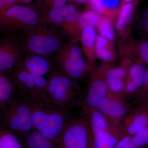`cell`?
<instances>
[{"mask_svg":"<svg viewBox=\"0 0 148 148\" xmlns=\"http://www.w3.org/2000/svg\"><path fill=\"white\" fill-rule=\"evenodd\" d=\"M27 101L34 129L55 144L71 118L67 110L42 98Z\"/></svg>","mask_w":148,"mask_h":148,"instance_id":"cell-1","label":"cell"},{"mask_svg":"<svg viewBox=\"0 0 148 148\" xmlns=\"http://www.w3.org/2000/svg\"><path fill=\"white\" fill-rule=\"evenodd\" d=\"M102 15L93 10H87L80 14L79 24L81 30L87 27H98L102 19Z\"/></svg>","mask_w":148,"mask_h":148,"instance_id":"cell-23","label":"cell"},{"mask_svg":"<svg viewBox=\"0 0 148 148\" xmlns=\"http://www.w3.org/2000/svg\"><path fill=\"white\" fill-rule=\"evenodd\" d=\"M138 0L135 3H129L125 4L122 7L120 11L119 16L116 25L118 31L123 30L126 26L130 23L132 19L134 8Z\"/></svg>","mask_w":148,"mask_h":148,"instance_id":"cell-20","label":"cell"},{"mask_svg":"<svg viewBox=\"0 0 148 148\" xmlns=\"http://www.w3.org/2000/svg\"><path fill=\"white\" fill-rule=\"evenodd\" d=\"M103 75L108 86L109 92L125 101L124 81L113 76L107 75L104 74Z\"/></svg>","mask_w":148,"mask_h":148,"instance_id":"cell-21","label":"cell"},{"mask_svg":"<svg viewBox=\"0 0 148 148\" xmlns=\"http://www.w3.org/2000/svg\"><path fill=\"white\" fill-rule=\"evenodd\" d=\"M68 1L69 0H45V3L47 5L50 7L51 9L64 6Z\"/></svg>","mask_w":148,"mask_h":148,"instance_id":"cell-34","label":"cell"},{"mask_svg":"<svg viewBox=\"0 0 148 148\" xmlns=\"http://www.w3.org/2000/svg\"><path fill=\"white\" fill-rule=\"evenodd\" d=\"M82 45L86 50H91L94 47L97 40V34L94 27H87L82 30L80 35Z\"/></svg>","mask_w":148,"mask_h":148,"instance_id":"cell-25","label":"cell"},{"mask_svg":"<svg viewBox=\"0 0 148 148\" xmlns=\"http://www.w3.org/2000/svg\"><path fill=\"white\" fill-rule=\"evenodd\" d=\"M72 42L66 43L50 60L53 68L61 70L76 82L84 77L88 67L80 48Z\"/></svg>","mask_w":148,"mask_h":148,"instance_id":"cell-7","label":"cell"},{"mask_svg":"<svg viewBox=\"0 0 148 148\" xmlns=\"http://www.w3.org/2000/svg\"><path fill=\"white\" fill-rule=\"evenodd\" d=\"M109 46V40L101 36L97 37L95 45V53L98 58L105 62L112 61L113 58Z\"/></svg>","mask_w":148,"mask_h":148,"instance_id":"cell-22","label":"cell"},{"mask_svg":"<svg viewBox=\"0 0 148 148\" xmlns=\"http://www.w3.org/2000/svg\"><path fill=\"white\" fill-rule=\"evenodd\" d=\"M34 1V0H21V2L24 3H28L32 2Z\"/></svg>","mask_w":148,"mask_h":148,"instance_id":"cell-38","label":"cell"},{"mask_svg":"<svg viewBox=\"0 0 148 148\" xmlns=\"http://www.w3.org/2000/svg\"><path fill=\"white\" fill-rule=\"evenodd\" d=\"M16 88L10 78L0 73V107H3L15 96Z\"/></svg>","mask_w":148,"mask_h":148,"instance_id":"cell-19","label":"cell"},{"mask_svg":"<svg viewBox=\"0 0 148 148\" xmlns=\"http://www.w3.org/2000/svg\"><path fill=\"white\" fill-rule=\"evenodd\" d=\"M55 144L56 148H93V137L87 117H71Z\"/></svg>","mask_w":148,"mask_h":148,"instance_id":"cell-6","label":"cell"},{"mask_svg":"<svg viewBox=\"0 0 148 148\" xmlns=\"http://www.w3.org/2000/svg\"><path fill=\"white\" fill-rule=\"evenodd\" d=\"M124 135L119 132H99L93 136V148H114Z\"/></svg>","mask_w":148,"mask_h":148,"instance_id":"cell-18","label":"cell"},{"mask_svg":"<svg viewBox=\"0 0 148 148\" xmlns=\"http://www.w3.org/2000/svg\"><path fill=\"white\" fill-rule=\"evenodd\" d=\"M114 148H140L132 144L131 136L124 135L117 143Z\"/></svg>","mask_w":148,"mask_h":148,"instance_id":"cell-32","label":"cell"},{"mask_svg":"<svg viewBox=\"0 0 148 148\" xmlns=\"http://www.w3.org/2000/svg\"><path fill=\"white\" fill-rule=\"evenodd\" d=\"M0 148H23L17 137L7 130L0 128Z\"/></svg>","mask_w":148,"mask_h":148,"instance_id":"cell-24","label":"cell"},{"mask_svg":"<svg viewBox=\"0 0 148 148\" xmlns=\"http://www.w3.org/2000/svg\"><path fill=\"white\" fill-rule=\"evenodd\" d=\"M18 66L34 75L40 76L49 74L53 69L50 58L31 53H26Z\"/></svg>","mask_w":148,"mask_h":148,"instance_id":"cell-15","label":"cell"},{"mask_svg":"<svg viewBox=\"0 0 148 148\" xmlns=\"http://www.w3.org/2000/svg\"><path fill=\"white\" fill-rule=\"evenodd\" d=\"M135 0H124V2L125 3H129L131 2L134 1Z\"/></svg>","mask_w":148,"mask_h":148,"instance_id":"cell-39","label":"cell"},{"mask_svg":"<svg viewBox=\"0 0 148 148\" xmlns=\"http://www.w3.org/2000/svg\"><path fill=\"white\" fill-rule=\"evenodd\" d=\"M2 127L19 138L34 129L32 110L29 103L23 95H15L3 107Z\"/></svg>","mask_w":148,"mask_h":148,"instance_id":"cell-5","label":"cell"},{"mask_svg":"<svg viewBox=\"0 0 148 148\" xmlns=\"http://www.w3.org/2000/svg\"><path fill=\"white\" fill-rule=\"evenodd\" d=\"M128 69L124 67H119L114 68H108L107 69H101L103 74L107 75L113 76L124 81L126 78Z\"/></svg>","mask_w":148,"mask_h":148,"instance_id":"cell-29","label":"cell"},{"mask_svg":"<svg viewBox=\"0 0 148 148\" xmlns=\"http://www.w3.org/2000/svg\"><path fill=\"white\" fill-rule=\"evenodd\" d=\"M87 3L91 10L97 12L101 15L110 13L111 10L106 8L103 6L101 0H88Z\"/></svg>","mask_w":148,"mask_h":148,"instance_id":"cell-31","label":"cell"},{"mask_svg":"<svg viewBox=\"0 0 148 148\" xmlns=\"http://www.w3.org/2000/svg\"><path fill=\"white\" fill-rule=\"evenodd\" d=\"M18 139L23 148H56L54 143L35 129Z\"/></svg>","mask_w":148,"mask_h":148,"instance_id":"cell-17","label":"cell"},{"mask_svg":"<svg viewBox=\"0 0 148 148\" xmlns=\"http://www.w3.org/2000/svg\"><path fill=\"white\" fill-rule=\"evenodd\" d=\"M41 14L43 22L60 29L67 36L75 39L81 35L79 24L80 14L75 5L69 4L51 9Z\"/></svg>","mask_w":148,"mask_h":148,"instance_id":"cell-8","label":"cell"},{"mask_svg":"<svg viewBox=\"0 0 148 148\" xmlns=\"http://www.w3.org/2000/svg\"><path fill=\"white\" fill-rule=\"evenodd\" d=\"M146 69L145 63L139 59L130 67L125 81V100L135 98L144 83Z\"/></svg>","mask_w":148,"mask_h":148,"instance_id":"cell-14","label":"cell"},{"mask_svg":"<svg viewBox=\"0 0 148 148\" xmlns=\"http://www.w3.org/2000/svg\"><path fill=\"white\" fill-rule=\"evenodd\" d=\"M85 116L89 123L92 137L104 131L123 133L121 130L113 126L106 117L96 109L92 110Z\"/></svg>","mask_w":148,"mask_h":148,"instance_id":"cell-16","label":"cell"},{"mask_svg":"<svg viewBox=\"0 0 148 148\" xmlns=\"http://www.w3.org/2000/svg\"><path fill=\"white\" fill-rule=\"evenodd\" d=\"M21 1V0H0V14Z\"/></svg>","mask_w":148,"mask_h":148,"instance_id":"cell-33","label":"cell"},{"mask_svg":"<svg viewBox=\"0 0 148 148\" xmlns=\"http://www.w3.org/2000/svg\"><path fill=\"white\" fill-rule=\"evenodd\" d=\"M148 125V105H137L129 111L121 121L124 135L132 136Z\"/></svg>","mask_w":148,"mask_h":148,"instance_id":"cell-13","label":"cell"},{"mask_svg":"<svg viewBox=\"0 0 148 148\" xmlns=\"http://www.w3.org/2000/svg\"><path fill=\"white\" fill-rule=\"evenodd\" d=\"M67 37L60 29L42 22L28 31L21 38L27 53L51 58L66 43Z\"/></svg>","mask_w":148,"mask_h":148,"instance_id":"cell-2","label":"cell"},{"mask_svg":"<svg viewBox=\"0 0 148 148\" xmlns=\"http://www.w3.org/2000/svg\"><path fill=\"white\" fill-rule=\"evenodd\" d=\"M131 138L132 144L135 147L140 148L148 147V125L131 136Z\"/></svg>","mask_w":148,"mask_h":148,"instance_id":"cell-28","label":"cell"},{"mask_svg":"<svg viewBox=\"0 0 148 148\" xmlns=\"http://www.w3.org/2000/svg\"><path fill=\"white\" fill-rule=\"evenodd\" d=\"M134 98L133 105H148V66L143 86Z\"/></svg>","mask_w":148,"mask_h":148,"instance_id":"cell-27","label":"cell"},{"mask_svg":"<svg viewBox=\"0 0 148 148\" xmlns=\"http://www.w3.org/2000/svg\"><path fill=\"white\" fill-rule=\"evenodd\" d=\"M47 82L46 95L51 102L66 110L80 106L83 96L79 87L64 72L53 68Z\"/></svg>","mask_w":148,"mask_h":148,"instance_id":"cell-3","label":"cell"},{"mask_svg":"<svg viewBox=\"0 0 148 148\" xmlns=\"http://www.w3.org/2000/svg\"><path fill=\"white\" fill-rule=\"evenodd\" d=\"M135 51L140 60L148 64V40L142 42L136 46Z\"/></svg>","mask_w":148,"mask_h":148,"instance_id":"cell-30","label":"cell"},{"mask_svg":"<svg viewBox=\"0 0 148 148\" xmlns=\"http://www.w3.org/2000/svg\"><path fill=\"white\" fill-rule=\"evenodd\" d=\"M10 74L16 88L27 100L42 98L50 101L46 95L47 80L42 76L34 75L18 66Z\"/></svg>","mask_w":148,"mask_h":148,"instance_id":"cell-9","label":"cell"},{"mask_svg":"<svg viewBox=\"0 0 148 148\" xmlns=\"http://www.w3.org/2000/svg\"><path fill=\"white\" fill-rule=\"evenodd\" d=\"M26 53L20 39L7 38L0 41V73H10L21 63Z\"/></svg>","mask_w":148,"mask_h":148,"instance_id":"cell-10","label":"cell"},{"mask_svg":"<svg viewBox=\"0 0 148 148\" xmlns=\"http://www.w3.org/2000/svg\"><path fill=\"white\" fill-rule=\"evenodd\" d=\"M109 92L105 77L101 70L94 75L88 85L87 90L83 96L80 107L86 115L96 109L101 101Z\"/></svg>","mask_w":148,"mask_h":148,"instance_id":"cell-11","label":"cell"},{"mask_svg":"<svg viewBox=\"0 0 148 148\" xmlns=\"http://www.w3.org/2000/svg\"><path fill=\"white\" fill-rule=\"evenodd\" d=\"M119 0H101L103 6L109 10L114 9L117 5Z\"/></svg>","mask_w":148,"mask_h":148,"instance_id":"cell-35","label":"cell"},{"mask_svg":"<svg viewBox=\"0 0 148 148\" xmlns=\"http://www.w3.org/2000/svg\"><path fill=\"white\" fill-rule=\"evenodd\" d=\"M98 31L101 36L109 41H112L114 38V32L112 20L106 16L102 17L98 26Z\"/></svg>","mask_w":148,"mask_h":148,"instance_id":"cell-26","label":"cell"},{"mask_svg":"<svg viewBox=\"0 0 148 148\" xmlns=\"http://www.w3.org/2000/svg\"><path fill=\"white\" fill-rule=\"evenodd\" d=\"M72 1L79 3H85L87 2L88 0H72Z\"/></svg>","mask_w":148,"mask_h":148,"instance_id":"cell-37","label":"cell"},{"mask_svg":"<svg viewBox=\"0 0 148 148\" xmlns=\"http://www.w3.org/2000/svg\"><path fill=\"white\" fill-rule=\"evenodd\" d=\"M130 106L125 100L108 92L96 109L106 117L113 126L120 129L121 121L129 112Z\"/></svg>","mask_w":148,"mask_h":148,"instance_id":"cell-12","label":"cell"},{"mask_svg":"<svg viewBox=\"0 0 148 148\" xmlns=\"http://www.w3.org/2000/svg\"><path fill=\"white\" fill-rule=\"evenodd\" d=\"M144 17L145 20L143 22V29L145 33L148 36V8L144 12Z\"/></svg>","mask_w":148,"mask_h":148,"instance_id":"cell-36","label":"cell"},{"mask_svg":"<svg viewBox=\"0 0 148 148\" xmlns=\"http://www.w3.org/2000/svg\"><path fill=\"white\" fill-rule=\"evenodd\" d=\"M42 21L41 13L31 7L18 4L0 14V31L20 40L30 29Z\"/></svg>","mask_w":148,"mask_h":148,"instance_id":"cell-4","label":"cell"}]
</instances>
